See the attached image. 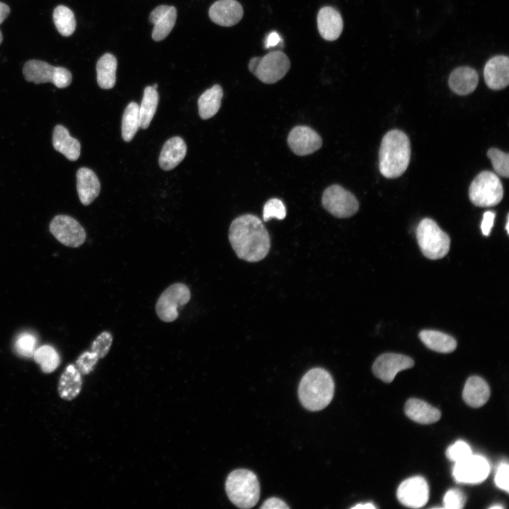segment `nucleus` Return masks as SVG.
Returning a JSON list of instances; mask_svg holds the SVG:
<instances>
[{
  "instance_id": "f257e3e1",
  "label": "nucleus",
  "mask_w": 509,
  "mask_h": 509,
  "mask_svg": "<svg viewBox=\"0 0 509 509\" xmlns=\"http://www.w3.org/2000/svg\"><path fill=\"white\" fill-rule=\"evenodd\" d=\"M228 238L236 255L250 262L263 259L271 246L270 237L264 224L252 214L235 218L230 226Z\"/></svg>"
},
{
  "instance_id": "f03ea898",
  "label": "nucleus",
  "mask_w": 509,
  "mask_h": 509,
  "mask_svg": "<svg viewBox=\"0 0 509 509\" xmlns=\"http://www.w3.org/2000/svg\"><path fill=\"white\" fill-rule=\"evenodd\" d=\"M411 156L410 141L399 130L389 131L383 136L379 150V170L387 178L401 176L408 168Z\"/></svg>"
},
{
  "instance_id": "7ed1b4c3",
  "label": "nucleus",
  "mask_w": 509,
  "mask_h": 509,
  "mask_svg": "<svg viewBox=\"0 0 509 509\" xmlns=\"http://www.w3.org/2000/svg\"><path fill=\"white\" fill-rule=\"evenodd\" d=\"M334 382L330 373L324 368H314L302 378L298 386V397L308 410L320 411L327 406L333 399Z\"/></svg>"
},
{
  "instance_id": "20e7f679",
  "label": "nucleus",
  "mask_w": 509,
  "mask_h": 509,
  "mask_svg": "<svg viewBox=\"0 0 509 509\" xmlns=\"http://www.w3.org/2000/svg\"><path fill=\"white\" fill-rule=\"evenodd\" d=\"M225 486L228 498L238 508H251L259 499V480L256 474L250 470H233L228 476Z\"/></svg>"
},
{
  "instance_id": "39448f33",
  "label": "nucleus",
  "mask_w": 509,
  "mask_h": 509,
  "mask_svg": "<svg viewBox=\"0 0 509 509\" xmlns=\"http://www.w3.org/2000/svg\"><path fill=\"white\" fill-rule=\"evenodd\" d=\"M416 238L422 254L430 259H441L449 252V236L431 218L421 221L416 228Z\"/></svg>"
},
{
  "instance_id": "423d86ee",
  "label": "nucleus",
  "mask_w": 509,
  "mask_h": 509,
  "mask_svg": "<svg viewBox=\"0 0 509 509\" xmlns=\"http://www.w3.org/2000/svg\"><path fill=\"white\" fill-rule=\"evenodd\" d=\"M503 197L502 183L491 171H482L473 180L469 188L472 203L480 207H489L499 204Z\"/></svg>"
},
{
  "instance_id": "0eeeda50",
  "label": "nucleus",
  "mask_w": 509,
  "mask_h": 509,
  "mask_svg": "<svg viewBox=\"0 0 509 509\" xmlns=\"http://www.w3.org/2000/svg\"><path fill=\"white\" fill-rule=\"evenodd\" d=\"M25 79L35 84L50 82L59 88L68 87L72 81L71 72L64 67L54 66L48 63L31 59L23 67Z\"/></svg>"
},
{
  "instance_id": "6e6552de",
  "label": "nucleus",
  "mask_w": 509,
  "mask_h": 509,
  "mask_svg": "<svg viewBox=\"0 0 509 509\" xmlns=\"http://www.w3.org/2000/svg\"><path fill=\"white\" fill-rule=\"evenodd\" d=\"M191 298L189 287L183 283L168 286L159 296L156 304L158 318L165 322L175 321L179 315L178 308L186 305Z\"/></svg>"
},
{
  "instance_id": "1a4fd4ad",
  "label": "nucleus",
  "mask_w": 509,
  "mask_h": 509,
  "mask_svg": "<svg viewBox=\"0 0 509 509\" xmlns=\"http://www.w3.org/2000/svg\"><path fill=\"white\" fill-rule=\"evenodd\" d=\"M322 204L329 213L340 218L353 216L359 209L356 197L339 185H332L324 191Z\"/></svg>"
},
{
  "instance_id": "9d476101",
  "label": "nucleus",
  "mask_w": 509,
  "mask_h": 509,
  "mask_svg": "<svg viewBox=\"0 0 509 509\" xmlns=\"http://www.w3.org/2000/svg\"><path fill=\"white\" fill-rule=\"evenodd\" d=\"M51 233L63 245L78 247L83 244L86 233L83 226L67 215H57L49 224Z\"/></svg>"
},
{
  "instance_id": "9b49d317",
  "label": "nucleus",
  "mask_w": 509,
  "mask_h": 509,
  "mask_svg": "<svg viewBox=\"0 0 509 509\" xmlns=\"http://www.w3.org/2000/svg\"><path fill=\"white\" fill-rule=\"evenodd\" d=\"M290 66V60L283 52L274 51L260 58L252 73L263 83H274L286 74Z\"/></svg>"
},
{
  "instance_id": "f8f14e48",
  "label": "nucleus",
  "mask_w": 509,
  "mask_h": 509,
  "mask_svg": "<svg viewBox=\"0 0 509 509\" xmlns=\"http://www.w3.org/2000/svg\"><path fill=\"white\" fill-rule=\"evenodd\" d=\"M489 472V464L484 457L471 455L455 463L452 474L459 483L477 484L485 480Z\"/></svg>"
},
{
  "instance_id": "ddd939ff",
  "label": "nucleus",
  "mask_w": 509,
  "mask_h": 509,
  "mask_svg": "<svg viewBox=\"0 0 509 509\" xmlns=\"http://www.w3.org/2000/svg\"><path fill=\"white\" fill-rule=\"evenodd\" d=\"M397 496L404 505L419 508L428 501L429 489L426 481L421 476H414L402 481L397 488Z\"/></svg>"
},
{
  "instance_id": "4468645a",
  "label": "nucleus",
  "mask_w": 509,
  "mask_h": 509,
  "mask_svg": "<svg viewBox=\"0 0 509 509\" xmlns=\"http://www.w3.org/2000/svg\"><path fill=\"white\" fill-rule=\"evenodd\" d=\"M410 357L398 353H386L380 355L374 362L372 370L374 375L383 382H392L395 375L402 370L414 366Z\"/></svg>"
},
{
  "instance_id": "2eb2a0df",
  "label": "nucleus",
  "mask_w": 509,
  "mask_h": 509,
  "mask_svg": "<svg viewBox=\"0 0 509 509\" xmlns=\"http://www.w3.org/2000/svg\"><path fill=\"white\" fill-rule=\"evenodd\" d=\"M288 144L291 151L298 156L312 154L322 145L320 136L307 126H296L288 136Z\"/></svg>"
},
{
  "instance_id": "dca6fc26",
  "label": "nucleus",
  "mask_w": 509,
  "mask_h": 509,
  "mask_svg": "<svg viewBox=\"0 0 509 509\" xmlns=\"http://www.w3.org/2000/svg\"><path fill=\"white\" fill-rule=\"evenodd\" d=\"M211 20L221 26H232L241 20L243 8L236 0H218L209 8Z\"/></svg>"
},
{
  "instance_id": "f3484780",
  "label": "nucleus",
  "mask_w": 509,
  "mask_h": 509,
  "mask_svg": "<svg viewBox=\"0 0 509 509\" xmlns=\"http://www.w3.org/2000/svg\"><path fill=\"white\" fill-rule=\"evenodd\" d=\"M484 80L488 88L501 90L509 83V59L506 56H496L489 59L484 70Z\"/></svg>"
},
{
  "instance_id": "a211bd4d",
  "label": "nucleus",
  "mask_w": 509,
  "mask_h": 509,
  "mask_svg": "<svg viewBox=\"0 0 509 509\" xmlns=\"http://www.w3.org/2000/svg\"><path fill=\"white\" fill-rule=\"evenodd\" d=\"M177 18L176 8L172 6L160 5L155 8L149 16L153 24L152 38L155 41L165 39L172 30Z\"/></svg>"
},
{
  "instance_id": "6ab92c4d",
  "label": "nucleus",
  "mask_w": 509,
  "mask_h": 509,
  "mask_svg": "<svg viewBox=\"0 0 509 509\" xmlns=\"http://www.w3.org/2000/svg\"><path fill=\"white\" fill-rule=\"evenodd\" d=\"M317 28L320 35L324 40H337L343 30L341 14L331 6L322 8L317 14Z\"/></svg>"
},
{
  "instance_id": "aec40b11",
  "label": "nucleus",
  "mask_w": 509,
  "mask_h": 509,
  "mask_svg": "<svg viewBox=\"0 0 509 509\" xmlns=\"http://www.w3.org/2000/svg\"><path fill=\"white\" fill-rule=\"evenodd\" d=\"M76 189L81 204L85 206L91 204L100 191L96 174L88 168H79L76 172Z\"/></svg>"
},
{
  "instance_id": "412c9836",
  "label": "nucleus",
  "mask_w": 509,
  "mask_h": 509,
  "mask_svg": "<svg viewBox=\"0 0 509 509\" xmlns=\"http://www.w3.org/2000/svg\"><path fill=\"white\" fill-rule=\"evenodd\" d=\"M479 76L476 71L468 66L455 69L450 75L448 84L450 89L460 95L472 93L477 86Z\"/></svg>"
},
{
  "instance_id": "4be33fe9",
  "label": "nucleus",
  "mask_w": 509,
  "mask_h": 509,
  "mask_svg": "<svg viewBox=\"0 0 509 509\" xmlns=\"http://www.w3.org/2000/svg\"><path fill=\"white\" fill-rule=\"evenodd\" d=\"M187 146L180 136L168 139L163 145L159 156V165L164 170L175 168L185 157Z\"/></svg>"
},
{
  "instance_id": "5701e85b",
  "label": "nucleus",
  "mask_w": 509,
  "mask_h": 509,
  "mask_svg": "<svg viewBox=\"0 0 509 509\" xmlns=\"http://www.w3.org/2000/svg\"><path fill=\"white\" fill-rule=\"evenodd\" d=\"M52 145L57 151L63 154L69 160H76L80 156V142L71 136L68 129L61 124L54 128Z\"/></svg>"
},
{
  "instance_id": "b1692460",
  "label": "nucleus",
  "mask_w": 509,
  "mask_h": 509,
  "mask_svg": "<svg viewBox=\"0 0 509 509\" xmlns=\"http://www.w3.org/2000/svg\"><path fill=\"white\" fill-rule=\"evenodd\" d=\"M490 397V389L486 382L479 376L469 378L462 392L465 403L474 408L484 405Z\"/></svg>"
},
{
  "instance_id": "393cba45",
  "label": "nucleus",
  "mask_w": 509,
  "mask_h": 509,
  "mask_svg": "<svg viewBox=\"0 0 509 509\" xmlns=\"http://www.w3.org/2000/svg\"><path fill=\"white\" fill-rule=\"evenodd\" d=\"M404 411L410 419L422 424L435 423L440 418V411L438 409L425 401L416 398L406 401Z\"/></svg>"
},
{
  "instance_id": "a878e982",
  "label": "nucleus",
  "mask_w": 509,
  "mask_h": 509,
  "mask_svg": "<svg viewBox=\"0 0 509 509\" xmlns=\"http://www.w3.org/2000/svg\"><path fill=\"white\" fill-rule=\"evenodd\" d=\"M81 374L72 364L69 365L59 378L58 393L59 397L66 401L75 399L82 388Z\"/></svg>"
},
{
  "instance_id": "bb28decb",
  "label": "nucleus",
  "mask_w": 509,
  "mask_h": 509,
  "mask_svg": "<svg viewBox=\"0 0 509 509\" xmlns=\"http://www.w3.org/2000/svg\"><path fill=\"white\" fill-rule=\"evenodd\" d=\"M419 336L428 349L437 352L451 353L457 347V342L453 337L439 331L423 330Z\"/></svg>"
},
{
  "instance_id": "cd10ccee",
  "label": "nucleus",
  "mask_w": 509,
  "mask_h": 509,
  "mask_svg": "<svg viewBox=\"0 0 509 509\" xmlns=\"http://www.w3.org/2000/svg\"><path fill=\"white\" fill-rule=\"evenodd\" d=\"M222 97V88L218 84L205 90L198 99L200 117L207 119L214 116L220 109Z\"/></svg>"
},
{
  "instance_id": "c85d7f7f",
  "label": "nucleus",
  "mask_w": 509,
  "mask_h": 509,
  "mask_svg": "<svg viewBox=\"0 0 509 509\" xmlns=\"http://www.w3.org/2000/svg\"><path fill=\"white\" fill-rule=\"evenodd\" d=\"M117 62L115 57L110 53L103 54L96 64L97 82L103 89H110L116 82Z\"/></svg>"
},
{
  "instance_id": "c756f323",
  "label": "nucleus",
  "mask_w": 509,
  "mask_h": 509,
  "mask_svg": "<svg viewBox=\"0 0 509 509\" xmlns=\"http://www.w3.org/2000/svg\"><path fill=\"white\" fill-rule=\"evenodd\" d=\"M158 93L153 86H147L139 106L140 127L147 129L156 113L158 104Z\"/></svg>"
},
{
  "instance_id": "7c9ffc66",
  "label": "nucleus",
  "mask_w": 509,
  "mask_h": 509,
  "mask_svg": "<svg viewBox=\"0 0 509 509\" xmlns=\"http://www.w3.org/2000/svg\"><path fill=\"white\" fill-rule=\"evenodd\" d=\"M140 127L139 106L131 102L126 107L122 120V136L124 141L132 140Z\"/></svg>"
},
{
  "instance_id": "2f4dec72",
  "label": "nucleus",
  "mask_w": 509,
  "mask_h": 509,
  "mask_svg": "<svg viewBox=\"0 0 509 509\" xmlns=\"http://www.w3.org/2000/svg\"><path fill=\"white\" fill-rule=\"evenodd\" d=\"M53 21L58 32L65 37L74 33L76 20L73 11L64 5L57 6L53 11Z\"/></svg>"
},
{
  "instance_id": "473e14b6",
  "label": "nucleus",
  "mask_w": 509,
  "mask_h": 509,
  "mask_svg": "<svg viewBox=\"0 0 509 509\" xmlns=\"http://www.w3.org/2000/svg\"><path fill=\"white\" fill-rule=\"evenodd\" d=\"M33 356L45 373L53 372L60 363L58 353L49 345H43L36 349Z\"/></svg>"
},
{
  "instance_id": "72a5a7b5",
  "label": "nucleus",
  "mask_w": 509,
  "mask_h": 509,
  "mask_svg": "<svg viewBox=\"0 0 509 509\" xmlns=\"http://www.w3.org/2000/svg\"><path fill=\"white\" fill-rule=\"evenodd\" d=\"M487 156L491 160L495 171L499 175L508 177L509 175V156L508 153L499 149L491 148L487 152Z\"/></svg>"
},
{
  "instance_id": "f704fd0d",
  "label": "nucleus",
  "mask_w": 509,
  "mask_h": 509,
  "mask_svg": "<svg viewBox=\"0 0 509 509\" xmlns=\"http://www.w3.org/2000/svg\"><path fill=\"white\" fill-rule=\"evenodd\" d=\"M37 338L29 332L19 334L15 343L17 353L23 357H32L36 350Z\"/></svg>"
},
{
  "instance_id": "c9c22d12",
  "label": "nucleus",
  "mask_w": 509,
  "mask_h": 509,
  "mask_svg": "<svg viewBox=\"0 0 509 509\" xmlns=\"http://www.w3.org/2000/svg\"><path fill=\"white\" fill-rule=\"evenodd\" d=\"M286 207L282 201L279 199H271L264 206L263 219L264 221H268L272 218L282 220L286 217Z\"/></svg>"
},
{
  "instance_id": "e433bc0d",
  "label": "nucleus",
  "mask_w": 509,
  "mask_h": 509,
  "mask_svg": "<svg viewBox=\"0 0 509 509\" xmlns=\"http://www.w3.org/2000/svg\"><path fill=\"white\" fill-rule=\"evenodd\" d=\"M112 343V336L109 332H103L93 341L91 351L99 359L103 358L109 352Z\"/></svg>"
},
{
  "instance_id": "4c0bfd02",
  "label": "nucleus",
  "mask_w": 509,
  "mask_h": 509,
  "mask_svg": "<svg viewBox=\"0 0 509 509\" xmlns=\"http://www.w3.org/2000/svg\"><path fill=\"white\" fill-rule=\"evenodd\" d=\"M472 455L469 445L462 440H458L446 450V456L451 461L460 462Z\"/></svg>"
},
{
  "instance_id": "58836bf2",
  "label": "nucleus",
  "mask_w": 509,
  "mask_h": 509,
  "mask_svg": "<svg viewBox=\"0 0 509 509\" xmlns=\"http://www.w3.org/2000/svg\"><path fill=\"white\" fill-rule=\"evenodd\" d=\"M99 358L93 351H85L76 361V367L81 374L87 375L92 372Z\"/></svg>"
},
{
  "instance_id": "ea45409f",
  "label": "nucleus",
  "mask_w": 509,
  "mask_h": 509,
  "mask_svg": "<svg viewBox=\"0 0 509 509\" xmlns=\"http://www.w3.org/2000/svg\"><path fill=\"white\" fill-rule=\"evenodd\" d=\"M465 502L464 494L457 488L447 491L443 498L444 508L447 509H461L464 506Z\"/></svg>"
},
{
  "instance_id": "a19ab883",
  "label": "nucleus",
  "mask_w": 509,
  "mask_h": 509,
  "mask_svg": "<svg viewBox=\"0 0 509 509\" xmlns=\"http://www.w3.org/2000/svg\"><path fill=\"white\" fill-rule=\"evenodd\" d=\"M508 475V464L506 463L501 464L496 474L495 483L498 488L505 490L506 492L509 491Z\"/></svg>"
},
{
  "instance_id": "79ce46f5",
  "label": "nucleus",
  "mask_w": 509,
  "mask_h": 509,
  "mask_svg": "<svg viewBox=\"0 0 509 509\" xmlns=\"http://www.w3.org/2000/svg\"><path fill=\"white\" fill-rule=\"evenodd\" d=\"M495 213L493 211H486L484 213L482 222L481 224V229L483 235L488 236L490 233L491 229L493 225L495 219Z\"/></svg>"
},
{
  "instance_id": "37998d69",
  "label": "nucleus",
  "mask_w": 509,
  "mask_h": 509,
  "mask_svg": "<svg viewBox=\"0 0 509 509\" xmlns=\"http://www.w3.org/2000/svg\"><path fill=\"white\" fill-rule=\"evenodd\" d=\"M261 509H288L289 506L281 499L271 497L267 499L260 506Z\"/></svg>"
},
{
  "instance_id": "c03bdc74",
  "label": "nucleus",
  "mask_w": 509,
  "mask_h": 509,
  "mask_svg": "<svg viewBox=\"0 0 509 509\" xmlns=\"http://www.w3.org/2000/svg\"><path fill=\"white\" fill-rule=\"evenodd\" d=\"M280 40L281 38L278 33L276 32H272L268 35L267 38L266 47L269 48L270 47H274L280 42Z\"/></svg>"
},
{
  "instance_id": "a18cd8bd",
  "label": "nucleus",
  "mask_w": 509,
  "mask_h": 509,
  "mask_svg": "<svg viewBox=\"0 0 509 509\" xmlns=\"http://www.w3.org/2000/svg\"><path fill=\"white\" fill-rule=\"evenodd\" d=\"M10 13V8L4 3L0 2V25Z\"/></svg>"
},
{
  "instance_id": "49530a36",
  "label": "nucleus",
  "mask_w": 509,
  "mask_h": 509,
  "mask_svg": "<svg viewBox=\"0 0 509 509\" xmlns=\"http://www.w3.org/2000/svg\"><path fill=\"white\" fill-rule=\"evenodd\" d=\"M351 508H354V509H363V508H365V509H375V507L374 505H373V504L370 503H359V504H357V505L351 507Z\"/></svg>"
},
{
  "instance_id": "de8ad7c7",
  "label": "nucleus",
  "mask_w": 509,
  "mask_h": 509,
  "mask_svg": "<svg viewBox=\"0 0 509 509\" xmlns=\"http://www.w3.org/2000/svg\"><path fill=\"white\" fill-rule=\"evenodd\" d=\"M259 59H260V57H254V58L251 59V60L249 62V65H248L249 70L251 72H252L254 71V69L257 66Z\"/></svg>"
},
{
  "instance_id": "09e8293b",
  "label": "nucleus",
  "mask_w": 509,
  "mask_h": 509,
  "mask_svg": "<svg viewBox=\"0 0 509 509\" xmlns=\"http://www.w3.org/2000/svg\"><path fill=\"white\" fill-rule=\"evenodd\" d=\"M505 228H506L507 233H509V230H508V216H507V223H506Z\"/></svg>"
},
{
  "instance_id": "8fccbe9b",
  "label": "nucleus",
  "mask_w": 509,
  "mask_h": 509,
  "mask_svg": "<svg viewBox=\"0 0 509 509\" xmlns=\"http://www.w3.org/2000/svg\"><path fill=\"white\" fill-rule=\"evenodd\" d=\"M503 507L502 505H493L491 506L490 508H503Z\"/></svg>"
},
{
  "instance_id": "3c124183",
  "label": "nucleus",
  "mask_w": 509,
  "mask_h": 509,
  "mask_svg": "<svg viewBox=\"0 0 509 509\" xmlns=\"http://www.w3.org/2000/svg\"><path fill=\"white\" fill-rule=\"evenodd\" d=\"M2 39H3V37H2V34H1V31H0V44H1V42H2Z\"/></svg>"
},
{
  "instance_id": "603ef678",
  "label": "nucleus",
  "mask_w": 509,
  "mask_h": 509,
  "mask_svg": "<svg viewBox=\"0 0 509 509\" xmlns=\"http://www.w3.org/2000/svg\"><path fill=\"white\" fill-rule=\"evenodd\" d=\"M153 87L155 89H157L158 85H157V84H154V85L153 86Z\"/></svg>"
}]
</instances>
